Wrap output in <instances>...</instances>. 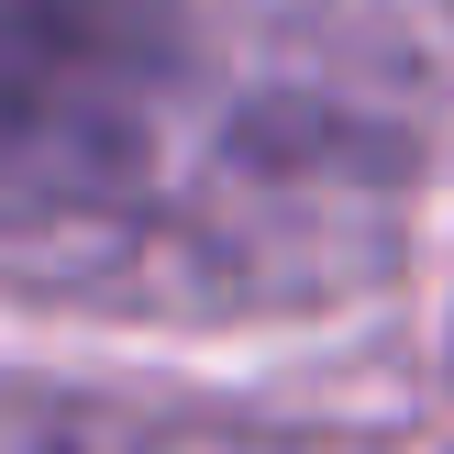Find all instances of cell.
<instances>
[{"label": "cell", "instance_id": "obj_1", "mask_svg": "<svg viewBox=\"0 0 454 454\" xmlns=\"http://www.w3.org/2000/svg\"><path fill=\"white\" fill-rule=\"evenodd\" d=\"M388 189V122L333 78L211 89L189 0H0V244L155 222V200L244 244H322Z\"/></svg>", "mask_w": 454, "mask_h": 454}, {"label": "cell", "instance_id": "obj_2", "mask_svg": "<svg viewBox=\"0 0 454 454\" xmlns=\"http://www.w3.org/2000/svg\"><path fill=\"white\" fill-rule=\"evenodd\" d=\"M0 454H322L288 433H233V421H155L111 399H0Z\"/></svg>", "mask_w": 454, "mask_h": 454}]
</instances>
